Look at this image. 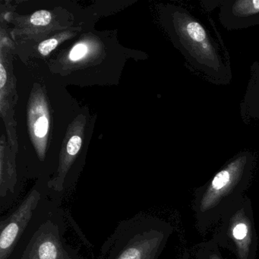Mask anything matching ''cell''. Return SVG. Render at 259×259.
Here are the masks:
<instances>
[{"instance_id": "3957f363", "label": "cell", "mask_w": 259, "mask_h": 259, "mask_svg": "<svg viewBox=\"0 0 259 259\" xmlns=\"http://www.w3.org/2000/svg\"><path fill=\"white\" fill-rule=\"evenodd\" d=\"M176 34L189 66L212 84H230L233 77L230 58L221 37L216 38L199 19L183 9L177 12Z\"/></svg>"}, {"instance_id": "52a82bcc", "label": "cell", "mask_w": 259, "mask_h": 259, "mask_svg": "<svg viewBox=\"0 0 259 259\" xmlns=\"http://www.w3.org/2000/svg\"><path fill=\"white\" fill-rule=\"evenodd\" d=\"M218 17L228 31H237L259 25V0L218 1Z\"/></svg>"}, {"instance_id": "5bb4252c", "label": "cell", "mask_w": 259, "mask_h": 259, "mask_svg": "<svg viewBox=\"0 0 259 259\" xmlns=\"http://www.w3.org/2000/svg\"><path fill=\"white\" fill-rule=\"evenodd\" d=\"M86 53H87V47L81 44V45H78L74 47L73 49L70 52L69 57L73 61H76V60L82 58L85 55Z\"/></svg>"}, {"instance_id": "7c38bea8", "label": "cell", "mask_w": 259, "mask_h": 259, "mask_svg": "<svg viewBox=\"0 0 259 259\" xmlns=\"http://www.w3.org/2000/svg\"><path fill=\"white\" fill-rule=\"evenodd\" d=\"M81 146V139L78 136H74L71 138L67 145V153L69 156L76 155L79 152Z\"/></svg>"}, {"instance_id": "ba28073f", "label": "cell", "mask_w": 259, "mask_h": 259, "mask_svg": "<svg viewBox=\"0 0 259 259\" xmlns=\"http://www.w3.org/2000/svg\"><path fill=\"white\" fill-rule=\"evenodd\" d=\"M240 114L245 122L259 120V61L250 68V78L240 103Z\"/></svg>"}, {"instance_id": "8992f818", "label": "cell", "mask_w": 259, "mask_h": 259, "mask_svg": "<svg viewBox=\"0 0 259 259\" xmlns=\"http://www.w3.org/2000/svg\"><path fill=\"white\" fill-rule=\"evenodd\" d=\"M49 177L36 184L0 221V259H7L42 202L50 198Z\"/></svg>"}, {"instance_id": "277c9868", "label": "cell", "mask_w": 259, "mask_h": 259, "mask_svg": "<svg viewBox=\"0 0 259 259\" xmlns=\"http://www.w3.org/2000/svg\"><path fill=\"white\" fill-rule=\"evenodd\" d=\"M172 232L169 223L137 213L117 224L97 259H158Z\"/></svg>"}, {"instance_id": "9a60e30c", "label": "cell", "mask_w": 259, "mask_h": 259, "mask_svg": "<svg viewBox=\"0 0 259 259\" xmlns=\"http://www.w3.org/2000/svg\"><path fill=\"white\" fill-rule=\"evenodd\" d=\"M7 71H6L4 65L1 63V64H0V88H1V89H4L6 83H7Z\"/></svg>"}, {"instance_id": "9c48e42d", "label": "cell", "mask_w": 259, "mask_h": 259, "mask_svg": "<svg viewBox=\"0 0 259 259\" xmlns=\"http://www.w3.org/2000/svg\"><path fill=\"white\" fill-rule=\"evenodd\" d=\"M221 248L213 239L201 242L197 245L195 259H226Z\"/></svg>"}, {"instance_id": "5b68a950", "label": "cell", "mask_w": 259, "mask_h": 259, "mask_svg": "<svg viewBox=\"0 0 259 259\" xmlns=\"http://www.w3.org/2000/svg\"><path fill=\"white\" fill-rule=\"evenodd\" d=\"M211 239L237 259H256L258 239L248 197H244L222 217Z\"/></svg>"}, {"instance_id": "7a4b0ae2", "label": "cell", "mask_w": 259, "mask_h": 259, "mask_svg": "<svg viewBox=\"0 0 259 259\" xmlns=\"http://www.w3.org/2000/svg\"><path fill=\"white\" fill-rule=\"evenodd\" d=\"M62 202L48 198L40 204L7 259H83L65 238Z\"/></svg>"}, {"instance_id": "30bf717a", "label": "cell", "mask_w": 259, "mask_h": 259, "mask_svg": "<svg viewBox=\"0 0 259 259\" xmlns=\"http://www.w3.org/2000/svg\"><path fill=\"white\" fill-rule=\"evenodd\" d=\"M51 21V13L46 10H41L34 13L31 17L32 25L37 26H45L50 24Z\"/></svg>"}, {"instance_id": "8fae6325", "label": "cell", "mask_w": 259, "mask_h": 259, "mask_svg": "<svg viewBox=\"0 0 259 259\" xmlns=\"http://www.w3.org/2000/svg\"><path fill=\"white\" fill-rule=\"evenodd\" d=\"M48 119L46 116H40L34 124V133L38 138H44L48 131Z\"/></svg>"}, {"instance_id": "4fadbf2b", "label": "cell", "mask_w": 259, "mask_h": 259, "mask_svg": "<svg viewBox=\"0 0 259 259\" xmlns=\"http://www.w3.org/2000/svg\"><path fill=\"white\" fill-rule=\"evenodd\" d=\"M57 45H58V41L56 39H49V40H45L39 45V52L41 55H48L51 51H54L57 48Z\"/></svg>"}, {"instance_id": "6da1fadb", "label": "cell", "mask_w": 259, "mask_h": 259, "mask_svg": "<svg viewBox=\"0 0 259 259\" xmlns=\"http://www.w3.org/2000/svg\"><path fill=\"white\" fill-rule=\"evenodd\" d=\"M256 158L251 151H241L228 160L194 195L196 227L202 235L242 198L252 178Z\"/></svg>"}]
</instances>
